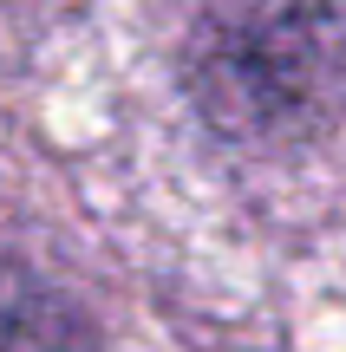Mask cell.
Listing matches in <instances>:
<instances>
[{
    "label": "cell",
    "mask_w": 346,
    "mask_h": 352,
    "mask_svg": "<svg viewBox=\"0 0 346 352\" xmlns=\"http://www.w3.org/2000/svg\"><path fill=\"white\" fill-rule=\"evenodd\" d=\"M183 91L235 144H307L346 118V0H209Z\"/></svg>",
    "instance_id": "obj_1"
},
{
    "label": "cell",
    "mask_w": 346,
    "mask_h": 352,
    "mask_svg": "<svg viewBox=\"0 0 346 352\" xmlns=\"http://www.w3.org/2000/svg\"><path fill=\"white\" fill-rule=\"evenodd\" d=\"M0 352H98V333L59 287L0 267Z\"/></svg>",
    "instance_id": "obj_2"
}]
</instances>
